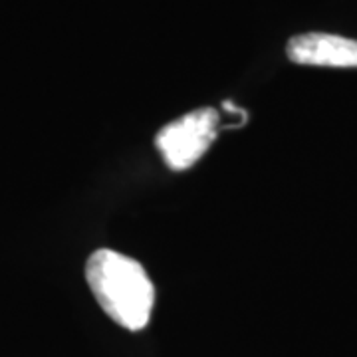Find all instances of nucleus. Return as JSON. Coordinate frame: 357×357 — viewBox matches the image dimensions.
Wrapping results in <instances>:
<instances>
[{"mask_svg": "<svg viewBox=\"0 0 357 357\" xmlns=\"http://www.w3.org/2000/svg\"><path fill=\"white\" fill-rule=\"evenodd\" d=\"M218 135V114L213 107L185 114L159 131L155 145L173 171H185L203 157Z\"/></svg>", "mask_w": 357, "mask_h": 357, "instance_id": "nucleus-2", "label": "nucleus"}, {"mask_svg": "<svg viewBox=\"0 0 357 357\" xmlns=\"http://www.w3.org/2000/svg\"><path fill=\"white\" fill-rule=\"evenodd\" d=\"M288 58L302 66H326V68H357V40L307 32L294 36L286 46Z\"/></svg>", "mask_w": 357, "mask_h": 357, "instance_id": "nucleus-3", "label": "nucleus"}, {"mask_svg": "<svg viewBox=\"0 0 357 357\" xmlns=\"http://www.w3.org/2000/svg\"><path fill=\"white\" fill-rule=\"evenodd\" d=\"M86 280L102 310L129 332L143 330L153 312L155 286L131 256L96 250L86 264Z\"/></svg>", "mask_w": 357, "mask_h": 357, "instance_id": "nucleus-1", "label": "nucleus"}]
</instances>
